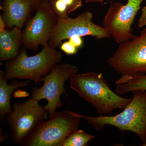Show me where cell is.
<instances>
[{
  "mask_svg": "<svg viewBox=\"0 0 146 146\" xmlns=\"http://www.w3.org/2000/svg\"><path fill=\"white\" fill-rule=\"evenodd\" d=\"M70 80L71 89L90 103L100 115H111L115 110L124 109L132 100L113 92L102 73H77Z\"/></svg>",
  "mask_w": 146,
  "mask_h": 146,
  "instance_id": "obj_1",
  "label": "cell"
},
{
  "mask_svg": "<svg viewBox=\"0 0 146 146\" xmlns=\"http://www.w3.org/2000/svg\"><path fill=\"white\" fill-rule=\"evenodd\" d=\"M132 100L123 111L115 116L100 115L94 117L72 112L73 115L85 119L95 129L102 130L105 125L113 126L121 131H131L146 146V91H133Z\"/></svg>",
  "mask_w": 146,
  "mask_h": 146,
  "instance_id": "obj_2",
  "label": "cell"
},
{
  "mask_svg": "<svg viewBox=\"0 0 146 146\" xmlns=\"http://www.w3.org/2000/svg\"><path fill=\"white\" fill-rule=\"evenodd\" d=\"M61 52L48 45L43 47L39 53L29 56L25 49L5 65L4 75L7 80L13 79L28 80L36 84L42 82L43 77L60 63Z\"/></svg>",
  "mask_w": 146,
  "mask_h": 146,
  "instance_id": "obj_3",
  "label": "cell"
},
{
  "mask_svg": "<svg viewBox=\"0 0 146 146\" xmlns=\"http://www.w3.org/2000/svg\"><path fill=\"white\" fill-rule=\"evenodd\" d=\"M81 118L70 111L56 112L39 123L21 144L24 146H60L67 136L78 129Z\"/></svg>",
  "mask_w": 146,
  "mask_h": 146,
  "instance_id": "obj_4",
  "label": "cell"
},
{
  "mask_svg": "<svg viewBox=\"0 0 146 146\" xmlns=\"http://www.w3.org/2000/svg\"><path fill=\"white\" fill-rule=\"evenodd\" d=\"M114 70L122 76L146 75V27L140 36L120 44L106 61Z\"/></svg>",
  "mask_w": 146,
  "mask_h": 146,
  "instance_id": "obj_5",
  "label": "cell"
},
{
  "mask_svg": "<svg viewBox=\"0 0 146 146\" xmlns=\"http://www.w3.org/2000/svg\"><path fill=\"white\" fill-rule=\"evenodd\" d=\"M39 102L31 98L23 102L14 104L5 118L11 137L15 143L21 144L39 123L48 119V112Z\"/></svg>",
  "mask_w": 146,
  "mask_h": 146,
  "instance_id": "obj_6",
  "label": "cell"
},
{
  "mask_svg": "<svg viewBox=\"0 0 146 146\" xmlns=\"http://www.w3.org/2000/svg\"><path fill=\"white\" fill-rule=\"evenodd\" d=\"M78 67L69 63H58L42 79L43 85L34 87L31 98L39 101L45 99L48 103L44 107L48 112L49 118L55 114L57 108L63 106L61 95L65 93V82L78 72Z\"/></svg>",
  "mask_w": 146,
  "mask_h": 146,
  "instance_id": "obj_7",
  "label": "cell"
},
{
  "mask_svg": "<svg viewBox=\"0 0 146 146\" xmlns=\"http://www.w3.org/2000/svg\"><path fill=\"white\" fill-rule=\"evenodd\" d=\"M93 18V13L89 11H84L75 18H58L57 24L48 45L56 48L60 46L63 41L74 36H91L97 39L110 37L111 35L106 29L92 22Z\"/></svg>",
  "mask_w": 146,
  "mask_h": 146,
  "instance_id": "obj_8",
  "label": "cell"
},
{
  "mask_svg": "<svg viewBox=\"0 0 146 146\" xmlns=\"http://www.w3.org/2000/svg\"><path fill=\"white\" fill-rule=\"evenodd\" d=\"M58 17L51 8L48 1L43 0L35 9V16L29 20L23 31V46L35 50L48 42L56 26Z\"/></svg>",
  "mask_w": 146,
  "mask_h": 146,
  "instance_id": "obj_9",
  "label": "cell"
},
{
  "mask_svg": "<svg viewBox=\"0 0 146 146\" xmlns=\"http://www.w3.org/2000/svg\"><path fill=\"white\" fill-rule=\"evenodd\" d=\"M127 1L125 5L119 3L112 4L103 23L104 27L118 44L130 40L134 36L131 26L143 0Z\"/></svg>",
  "mask_w": 146,
  "mask_h": 146,
  "instance_id": "obj_10",
  "label": "cell"
},
{
  "mask_svg": "<svg viewBox=\"0 0 146 146\" xmlns=\"http://www.w3.org/2000/svg\"><path fill=\"white\" fill-rule=\"evenodd\" d=\"M43 0H3L1 9V15L7 27L10 29L17 27L22 29L32 12Z\"/></svg>",
  "mask_w": 146,
  "mask_h": 146,
  "instance_id": "obj_11",
  "label": "cell"
},
{
  "mask_svg": "<svg viewBox=\"0 0 146 146\" xmlns=\"http://www.w3.org/2000/svg\"><path fill=\"white\" fill-rule=\"evenodd\" d=\"M23 31L22 29L13 27L6 29L0 33V60L9 61L16 58L23 44Z\"/></svg>",
  "mask_w": 146,
  "mask_h": 146,
  "instance_id": "obj_12",
  "label": "cell"
},
{
  "mask_svg": "<svg viewBox=\"0 0 146 146\" xmlns=\"http://www.w3.org/2000/svg\"><path fill=\"white\" fill-rule=\"evenodd\" d=\"M4 75V71L0 70V119L3 121L7 115L11 111L12 106L10 102L11 96L14 91L21 87H26L29 85L28 80L18 81L14 80L10 84Z\"/></svg>",
  "mask_w": 146,
  "mask_h": 146,
  "instance_id": "obj_13",
  "label": "cell"
},
{
  "mask_svg": "<svg viewBox=\"0 0 146 146\" xmlns=\"http://www.w3.org/2000/svg\"><path fill=\"white\" fill-rule=\"evenodd\" d=\"M115 93L122 95L133 91H146V75L140 74L133 76H122L116 80Z\"/></svg>",
  "mask_w": 146,
  "mask_h": 146,
  "instance_id": "obj_14",
  "label": "cell"
},
{
  "mask_svg": "<svg viewBox=\"0 0 146 146\" xmlns=\"http://www.w3.org/2000/svg\"><path fill=\"white\" fill-rule=\"evenodd\" d=\"M51 8L58 18L65 19L70 13L81 7L82 0H49Z\"/></svg>",
  "mask_w": 146,
  "mask_h": 146,
  "instance_id": "obj_15",
  "label": "cell"
},
{
  "mask_svg": "<svg viewBox=\"0 0 146 146\" xmlns=\"http://www.w3.org/2000/svg\"><path fill=\"white\" fill-rule=\"evenodd\" d=\"M96 136L81 129H76L69 134L60 146H86Z\"/></svg>",
  "mask_w": 146,
  "mask_h": 146,
  "instance_id": "obj_16",
  "label": "cell"
},
{
  "mask_svg": "<svg viewBox=\"0 0 146 146\" xmlns=\"http://www.w3.org/2000/svg\"><path fill=\"white\" fill-rule=\"evenodd\" d=\"M59 47L60 50L68 55H72L76 54L78 49L69 40L62 42Z\"/></svg>",
  "mask_w": 146,
  "mask_h": 146,
  "instance_id": "obj_17",
  "label": "cell"
},
{
  "mask_svg": "<svg viewBox=\"0 0 146 146\" xmlns=\"http://www.w3.org/2000/svg\"><path fill=\"white\" fill-rule=\"evenodd\" d=\"M82 37L79 36H74L68 39V40L79 49L83 46V40Z\"/></svg>",
  "mask_w": 146,
  "mask_h": 146,
  "instance_id": "obj_18",
  "label": "cell"
},
{
  "mask_svg": "<svg viewBox=\"0 0 146 146\" xmlns=\"http://www.w3.org/2000/svg\"><path fill=\"white\" fill-rule=\"evenodd\" d=\"M146 26V5L142 9V13L138 21V27L142 28Z\"/></svg>",
  "mask_w": 146,
  "mask_h": 146,
  "instance_id": "obj_19",
  "label": "cell"
},
{
  "mask_svg": "<svg viewBox=\"0 0 146 146\" xmlns=\"http://www.w3.org/2000/svg\"><path fill=\"white\" fill-rule=\"evenodd\" d=\"M7 25L1 15L0 16V33L2 32L6 29Z\"/></svg>",
  "mask_w": 146,
  "mask_h": 146,
  "instance_id": "obj_20",
  "label": "cell"
},
{
  "mask_svg": "<svg viewBox=\"0 0 146 146\" xmlns=\"http://www.w3.org/2000/svg\"><path fill=\"white\" fill-rule=\"evenodd\" d=\"M104 0H86V3H102Z\"/></svg>",
  "mask_w": 146,
  "mask_h": 146,
  "instance_id": "obj_21",
  "label": "cell"
},
{
  "mask_svg": "<svg viewBox=\"0 0 146 146\" xmlns=\"http://www.w3.org/2000/svg\"><path fill=\"white\" fill-rule=\"evenodd\" d=\"M46 1H49V0H46Z\"/></svg>",
  "mask_w": 146,
  "mask_h": 146,
  "instance_id": "obj_22",
  "label": "cell"
}]
</instances>
